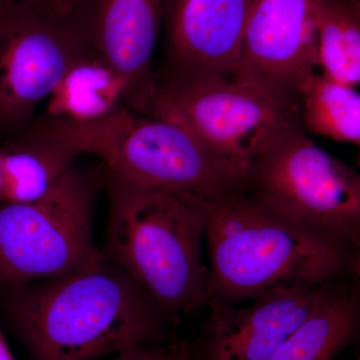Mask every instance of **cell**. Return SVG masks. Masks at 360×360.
Returning a JSON list of instances; mask_svg holds the SVG:
<instances>
[{
    "label": "cell",
    "mask_w": 360,
    "mask_h": 360,
    "mask_svg": "<svg viewBox=\"0 0 360 360\" xmlns=\"http://www.w3.org/2000/svg\"><path fill=\"white\" fill-rule=\"evenodd\" d=\"M2 288L7 319L32 360H98L169 340L174 319L103 250L65 274Z\"/></svg>",
    "instance_id": "obj_1"
},
{
    "label": "cell",
    "mask_w": 360,
    "mask_h": 360,
    "mask_svg": "<svg viewBox=\"0 0 360 360\" xmlns=\"http://www.w3.org/2000/svg\"><path fill=\"white\" fill-rule=\"evenodd\" d=\"M104 253L172 319L208 302L202 241L213 203L186 191L141 186L106 172Z\"/></svg>",
    "instance_id": "obj_2"
},
{
    "label": "cell",
    "mask_w": 360,
    "mask_h": 360,
    "mask_svg": "<svg viewBox=\"0 0 360 360\" xmlns=\"http://www.w3.org/2000/svg\"><path fill=\"white\" fill-rule=\"evenodd\" d=\"M205 240L208 300L241 304L352 274L354 253L276 217L245 193L213 203Z\"/></svg>",
    "instance_id": "obj_3"
},
{
    "label": "cell",
    "mask_w": 360,
    "mask_h": 360,
    "mask_svg": "<svg viewBox=\"0 0 360 360\" xmlns=\"http://www.w3.org/2000/svg\"><path fill=\"white\" fill-rule=\"evenodd\" d=\"M58 122L80 155L120 179L212 200L245 193V180L169 116L125 108L89 124Z\"/></svg>",
    "instance_id": "obj_4"
},
{
    "label": "cell",
    "mask_w": 360,
    "mask_h": 360,
    "mask_svg": "<svg viewBox=\"0 0 360 360\" xmlns=\"http://www.w3.org/2000/svg\"><path fill=\"white\" fill-rule=\"evenodd\" d=\"M245 194L354 255L360 250V172L319 148L300 122L258 156Z\"/></svg>",
    "instance_id": "obj_5"
},
{
    "label": "cell",
    "mask_w": 360,
    "mask_h": 360,
    "mask_svg": "<svg viewBox=\"0 0 360 360\" xmlns=\"http://www.w3.org/2000/svg\"><path fill=\"white\" fill-rule=\"evenodd\" d=\"M106 169L77 165L44 198L0 202V285L60 276L96 259L94 212Z\"/></svg>",
    "instance_id": "obj_6"
},
{
    "label": "cell",
    "mask_w": 360,
    "mask_h": 360,
    "mask_svg": "<svg viewBox=\"0 0 360 360\" xmlns=\"http://www.w3.org/2000/svg\"><path fill=\"white\" fill-rule=\"evenodd\" d=\"M150 112L181 123L245 182L258 156L300 122L297 105L231 77H156Z\"/></svg>",
    "instance_id": "obj_7"
},
{
    "label": "cell",
    "mask_w": 360,
    "mask_h": 360,
    "mask_svg": "<svg viewBox=\"0 0 360 360\" xmlns=\"http://www.w3.org/2000/svg\"><path fill=\"white\" fill-rule=\"evenodd\" d=\"M87 47L49 0H0V139L32 122Z\"/></svg>",
    "instance_id": "obj_8"
},
{
    "label": "cell",
    "mask_w": 360,
    "mask_h": 360,
    "mask_svg": "<svg viewBox=\"0 0 360 360\" xmlns=\"http://www.w3.org/2000/svg\"><path fill=\"white\" fill-rule=\"evenodd\" d=\"M316 0H250L231 77L298 106L300 89L319 68Z\"/></svg>",
    "instance_id": "obj_9"
},
{
    "label": "cell",
    "mask_w": 360,
    "mask_h": 360,
    "mask_svg": "<svg viewBox=\"0 0 360 360\" xmlns=\"http://www.w3.org/2000/svg\"><path fill=\"white\" fill-rule=\"evenodd\" d=\"M250 0H165L161 79L231 77Z\"/></svg>",
    "instance_id": "obj_10"
},
{
    "label": "cell",
    "mask_w": 360,
    "mask_h": 360,
    "mask_svg": "<svg viewBox=\"0 0 360 360\" xmlns=\"http://www.w3.org/2000/svg\"><path fill=\"white\" fill-rule=\"evenodd\" d=\"M329 283L284 291L248 305L208 300V314L193 345L191 360H269L315 309Z\"/></svg>",
    "instance_id": "obj_11"
},
{
    "label": "cell",
    "mask_w": 360,
    "mask_h": 360,
    "mask_svg": "<svg viewBox=\"0 0 360 360\" xmlns=\"http://www.w3.org/2000/svg\"><path fill=\"white\" fill-rule=\"evenodd\" d=\"M163 6L165 0H78L71 14L85 44L132 80L146 112L156 92Z\"/></svg>",
    "instance_id": "obj_12"
},
{
    "label": "cell",
    "mask_w": 360,
    "mask_h": 360,
    "mask_svg": "<svg viewBox=\"0 0 360 360\" xmlns=\"http://www.w3.org/2000/svg\"><path fill=\"white\" fill-rule=\"evenodd\" d=\"M6 139L0 148L1 202L39 200L82 155L60 124L42 115Z\"/></svg>",
    "instance_id": "obj_13"
},
{
    "label": "cell",
    "mask_w": 360,
    "mask_h": 360,
    "mask_svg": "<svg viewBox=\"0 0 360 360\" xmlns=\"http://www.w3.org/2000/svg\"><path fill=\"white\" fill-rule=\"evenodd\" d=\"M44 103L42 115L71 125L99 122L125 108L146 112L132 80L89 47L71 63Z\"/></svg>",
    "instance_id": "obj_14"
},
{
    "label": "cell",
    "mask_w": 360,
    "mask_h": 360,
    "mask_svg": "<svg viewBox=\"0 0 360 360\" xmlns=\"http://www.w3.org/2000/svg\"><path fill=\"white\" fill-rule=\"evenodd\" d=\"M360 345V281L354 274L329 283L309 316L269 360H335Z\"/></svg>",
    "instance_id": "obj_15"
},
{
    "label": "cell",
    "mask_w": 360,
    "mask_h": 360,
    "mask_svg": "<svg viewBox=\"0 0 360 360\" xmlns=\"http://www.w3.org/2000/svg\"><path fill=\"white\" fill-rule=\"evenodd\" d=\"M298 110L307 134L360 146V94L354 86L315 72L300 89Z\"/></svg>",
    "instance_id": "obj_16"
},
{
    "label": "cell",
    "mask_w": 360,
    "mask_h": 360,
    "mask_svg": "<svg viewBox=\"0 0 360 360\" xmlns=\"http://www.w3.org/2000/svg\"><path fill=\"white\" fill-rule=\"evenodd\" d=\"M319 68L336 82L360 84V21L336 0H316Z\"/></svg>",
    "instance_id": "obj_17"
},
{
    "label": "cell",
    "mask_w": 360,
    "mask_h": 360,
    "mask_svg": "<svg viewBox=\"0 0 360 360\" xmlns=\"http://www.w3.org/2000/svg\"><path fill=\"white\" fill-rule=\"evenodd\" d=\"M167 348H132L115 355L112 360H161Z\"/></svg>",
    "instance_id": "obj_18"
},
{
    "label": "cell",
    "mask_w": 360,
    "mask_h": 360,
    "mask_svg": "<svg viewBox=\"0 0 360 360\" xmlns=\"http://www.w3.org/2000/svg\"><path fill=\"white\" fill-rule=\"evenodd\" d=\"M161 360H191L189 354V345L174 343L165 349Z\"/></svg>",
    "instance_id": "obj_19"
},
{
    "label": "cell",
    "mask_w": 360,
    "mask_h": 360,
    "mask_svg": "<svg viewBox=\"0 0 360 360\" xmlns=\"http://www.w3.org/2000/svg\"><path fill=\"white\" fill-rule=\"evenodd\" d=\"M56 9L65 15L71 16L78 0H49Z\"/></svg>",
    "instance_id": "obj_20"
},
{
    "label": "cell",
    "mask_w": 360,
    "mask_h": 360,
    "mask_svg": "<svg viewBox=\"0 0 360 360\" xmlns=\"http://www.w3.org/2000/svg\"><path fill=\"white\" fill-rule=\"evenodd\" d=\"M0 360H16L11 352V347L6 340L1 328H0Z\"/></svg>",
    "instance_id": "obj_21"
},
{
    "label": "cell",
    "mask_w": 360,
    "mask_h": 360,
    "mask_svg": "<svg viewBox=\"0 0 360 360\" xmlns=\"http://www.w3.org/2000/svg\"><path fill=\"white\" fill-rule=\"evenodd\" d=\"M352 274L360 281V250L356 251L354 257V264H352Z\"/></svg>",
    "instance_id": "obj_22"
},
{
    "label": "cell",
    "mask_w": 360,
    "mask_h": 360,
    "mask_svg": "<svg viewBox=\"0 0 360 360\" xmlns=\"http://www.w3.org/2000/svg\"><path fill=\"white\" fill-rule=\"evenodd\" d=\"M340 2L343 6H347L348 8L354 9V7L360 6V0H336Z\"/></svg>",
    "instance_id": "obj_23"
},
{
    "label": "cell",
    "mask_w": 360,
    "mask_h": 360,
    "mask_svg": "<svg viewBox=\"0 0 360 360\" xmlns=\"http://www.w3.org/2000/svg\"><path fill=\"white\" fill-rule=\"evenodd\" d=\"M2 186H4V177H2L1 156H0V202L2 200Z\"/></svg>",
    "instance_id": "obj_24"
},
{
    "label": "cell",
    "mask_w": 360,
    "mask_h": 360,
    "mask_svg": "<svg viewBox=\"0 0 360 360\" xmlns=\"http://www.w3.org/2000/svg\"><path fill=\"white\" fill-rule=\"evenodd\" d=\"M352 11H354V13L355 15H356V18H359L360 21V6L354 7V9H352Z\"/></svg>",
    "instance_id": "obj_25"
},
{
    "label": "cell",
    "mask_w": 360,
    "mask_h": 360,
    "mask_svg": "<svg viewBox=\"0 0 360 360\" xmlns=\"http://www.w3.org/2000/svg\"><path fill=\"white\" fill-rule=\"evenodd\" d=\"M357 167H359L360 172V146H359V156H357Z\"/></svg>",
    "instance_id": "obj_26"
},
{
    "label": "cell",
    "mask_w": 360,
    "mask_h": 360,
    "mask_svg": "<svg viewBox=\"0 0 360 360\" xmlns=\"http://www.w3.org/2000/svg\"><path fill=\"white\" fill-rule=\"evenodd\" d=\"M359 360H360V357H359Z\"/></svg>",
    "instance_id": "obj_27"
}]
</instances>
